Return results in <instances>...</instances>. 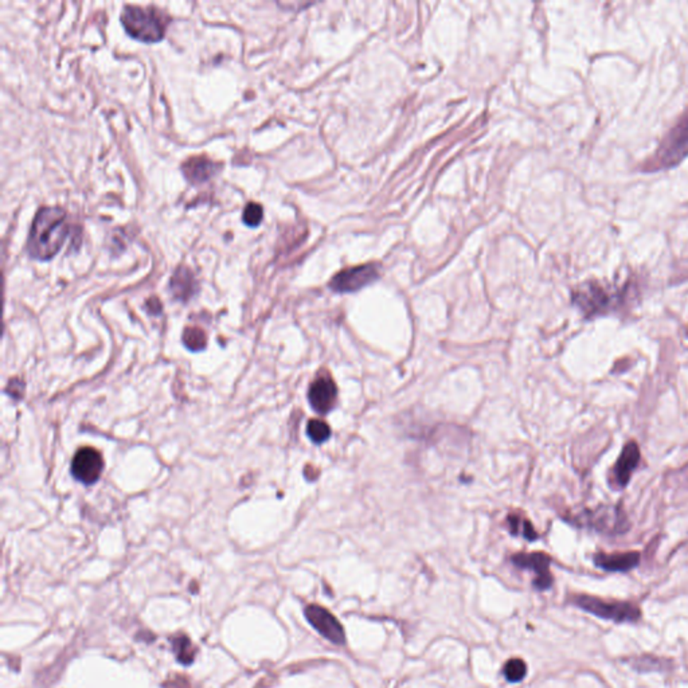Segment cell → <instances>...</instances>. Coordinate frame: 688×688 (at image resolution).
Here are the masks:
<instances>
[{
    "label": "cell",
    "mask_w": 688,
    "mask_h": 688,
    "mask_svg": "<svg viewBox=\"0 0 688 688\" xmlns=\"http://www.w3.org/2000/svg\"><path fill=\"white\" fill-rule=\"evenodd\" d=\"M69 234L66 213L61 208H39L27 239V253L35 260H52Z\"/></svg>",
    "instance_id": "6da1fadb"
},
{
    "label": "cell",
    "mask_w": 688,
    "mask_h": 688,
    "mask_svg": "<svg viewBox=\"0 0 688 688\" xmlns=\"http://www.w3.org/2000/svg\"><path fill=\"white\" fill-rule=\"evenodd\" d=\"M688 156V108L665 133L655 152L643 162V172H659L680 164Z\"/></svg>",
    "instance_id": "7a4b0ae2"
},
{
    "label": "cell",
    "mask_w": 688,
    "mask_h": 688,
    "mask_svg": "<svg viewBox=\"0 0 688 688\" xmlns=\"http://www.w3.org/2000/svg\"><path fill=\"white\" fill-rule=\"evenodd\" d=\"M167 19L155 7L125 6L121 13V25L132 38L145 43H155L164 38Z\"/></svg>",
    "instance_id": "3957f363"
},
{
    "label": "cell",
    "mask_w": 688,
    "mask_h": 688,
    "mask_svg": "<svg viewBox=\"0 0 688 688\" xmlns=\"http://www.w3.org/2000/svg\"><path fill=\"white\" fill-rule=\"evenodd\" d=\"M620 301V291L611 289L593 280L581 284L573 291V303L589 317L613 311L616 307H619Z\"/></svg>",
    "instance_id": "277c9868"
},
{
    "label": "cell",
    "mask_w": 688,
    "mask_h": 688,
    "mask_svg": "<svg viewBox=\"0 0 688 688\" xmlns=\"http://www.w3.org/2000/svg\"><path fill=\"white\" fill-rule=\"evenodd\" d=\"M572 602L582 611L614 623H636L641 619L640 608L629 601H609L581 594L573 597Z\"/></svg>",
    "instance_id": "5b68a950"
},
{
    "label": "cell",
    "mask_w": 688,
    "mask_h": 688,
    "mask_svg": "<svg viewBox=\"0 0 688 688\" xmlns=\"http://www.w3.org/2000/svg\"><path fill=\"white\" fill-rule=\"evenodd\" d=\"M574 520L581 526L604 534H623L628 529V520L623 511L613 506L587 511Z\"/></svg>",
    "instance_id": "8992f818"
},
{
    "label": "cell",
    "mask_w": 688,
    "mask_h": 688,
    "mask_svg": "<svg viewBox=\"0 0 688 688\" xmlns=\"http://www.w3.org/2000/svg\"><path fill=\"white\" fill-rule=\"evenodd\" d=\"M378 277H379V266L377 264H364V265L352 266L337 273L329 283V288L339 293L356 292L364 286L374 283Z\"/></svg>",
    "instance_id": "52a82bcc"
},
{
    "label": "cell",
    "mask_w": 688,
    "mask_h": 688,
    "mask_svg": "<svg viewBox=\"0 0 688 688\" xmlns=\"http://www.w3.org/2000/svg\"><path fill=\"white\" fill-rule=\"evenodd\" d=\"M305 619L312 626L331 643L342 645L346 641V633L338 619L329 611L319 605H308L305 608Z\"/></svg>",
    "instance_id": "ba28073f"
},
{
    "label": "cell",
    "mask_w": 688,
    "mask_h": 688,
    "mask_svg": "<svg viewBox=\"0 0 688 688\" xmlns=\"http://www.w3.org/2000/svg\"><path fill=\"white\" fill-rule=\"evenodd\" d=\"M104 470L103 456L93 448L79 449L72 461V473L84 484H93Z\"/></svg>",
    "instance_id": "9c48e42d"
},
{
    "label": "cell",
    "mask_w": 688,
    "mask_h": 688,
    "mask_svg": "<svg viewBox=\"0 0 688 688\" xmlns=\"http://www.w3.org/2000/svg\"><path fill=\"white\" fill-rule=\"evenodd\" d=\"M512 562L520 569H527L536 574L534 585L539 590H546L553 585V575L550 573V557H547L543 553H519L512 557Z\"/></svg>",
    "instance_id": "30bf717a"
},
{
    "label": "cell",
    "mask_w": 688,
    "mask_h": 688,
    "mask_svg": "<svg viewBox=\"0 0 688 688\" xmlns=\"http://www.w3.org/2000/svg\"><path fill=\"white\" fill-rule=\"evenodd\" d=\"M338 400V388L334 379L329 376L319 377L308 391V401L311 403L312 409L319 415H327L335 406Z\"/></svg>",
    "instance_id": "8fae6325"
},
{
    "label": "cell",
    "mask_w": 688,
    "mask_h": 688,
    "mask_svg": "<svg viewBox=\"0 0 688 688\" xmlns=\"http://www.w3.org/2000/svg\"><path fill=\"white\" fill-rule=\"evenodd\" d=\"M640 461V451L636 442H628L613 467V480L619 487H625L631 480Z\"/></svg>",
    "instance_id": "7c38bea8"
},
{
    "label": "cell",
    "mask_w": 688,
    "mask_h": 688,
    "mask_svg": "<svg viewBox=\"0 0 688 688\" xmlns=\"http://www.w3.org/2000/svg\"><path fill=\"white\" fill-rule=\"evenodd\" d=\"M184 178L191 184H202L210 181L218 171V164L208 156H193L182 164Z\"/></svg>",
    "instance_id": "4fadbf2b"
},
{
    "label": "cell",
    "mask_w": 688,
    "mask_h": 688,
    "mask_svg": "<svg viewBox=\"0 0 688 688\" xmlns=\"http://www.w3.org/2000/svg\"><path fill=\"white\" fill-rule=\"evenodd\" d=\"M640 562V554L636 551L604 554L599 553L594 557V563L607 572H629L636 568Z\"/></svg>",
    "instance_id": "5bb4252c"
},
{
    "label": "cell",
    "mask_w": 688,
    "mask_h": 688,
    "mask_svg": "<svg viewBox=\"0 0 688 688\" xmlns=\"http://www.w3.org/2000/svg\"><path fill=\"white\" fill-rule=\"evenodd\" d=\"M169 288L175 299L181 301L191 299L196 292L194 273L191 272L187 266H179L171 277Z\"/></svg>",
    "instance_id": "9a60e30c"
},
{
    "label": "cell",
    "mask_w": 688,
    "mask_h": 688,
    "mask_svg": "<svg viewBox=\"0 0 688 688\" xmlns=\"http://www.w3.org/2000/svg\"><path fill=\"white\" fill-rule=\"evenodd\" d=\"M508 524L512 534H521L529 541H534L538 538V534L535 533L533 524L529 520L523 519L519 515H509Z\"/></svg>",
    "instance_id": "2e32d148"
},
{
    "label": "cell",
    "mask_w": 688,
    "mask_h": 688,
    "mask_svg": "<svg viewBox=\"0 0 688 688\" xmlns=\"http://www.w3.org/2000/svg\"><path fill=\"white\" fill-rule=\"evenodd\" d=\"M183 343L188 350H203L206 347V334L199 328H186L183 334Z\"/></svg>",
    "instance_id": "e0dca14e"
},
{
    "label": "cell",
    "mask_w": 688,
    "mask_h": 688,
    "mask_svg": "<svg viewBox=\"0 0 688 688\" xmlns=\"http://www.w3.org/2000/svg\"><path fill=\"white\" fill-rule=\"evenodd\" d=\"M503 674L508 682L518 683L520 680H523V677L527 674V665L521 659H509L504 664Z\"/></svg>",
    "instance_id": "ac0fdd59"
},
{
    "label": "cell",
    "mask_w": 688,
    "mask_h": 688,
    "mask_svg": "<svg viewBox=\"0 0 688 688\" xmlns=\"http://www.w3.org/2000/svg\"><path fill=\"white\" fill-rule=\"evenodd\" d=\"M174 650L179 662L188 665L194 660V650L193 644L187 637H178L174 640Z\"/></svg>",
    "instance_id": "d6986e66"
},
{
    "label": "cell",
    "mask_w": 688,
    "mask_h": 688,
    "mask_svg": "<svg viewBox=\"0 0 688 688\" xmlns=\"http://www.w3.org/2000/svg\"><path fill=\"white\" fill-rule=\"evenodd\" d=\"M307 433L315 444H322V442L327 441L328 437L331 436V429L325 424V421L311 419L308 422V427H307Z\"/></svg>",
    "instance_id": "ffe728a7"
},
{
    "label": "cell",
    "mask_w": 688,
    "mask_h": 688,
    "mask_svg": "<svg viewBox=\"0 0 688 688\" xmlns=\"http://www.w3.org/2000/svg\"><path fill=\"white\" fill-rule=\"evenodd\" d=\"M632 667L638 671L648 672V671H662L665 670L667 662L662 660L659 658H652V656H641L632 659Z\"/></svg>",
    "instance_id": "44dd1931"
},
{
    "label": "cell",
    "mask_w": 688,
    "mask_h": 688,
    "mask_svg": "<svg viewBox=\"0 0 688 688\" xmlns=\"http://www.w3.org/2000/svg\"><path fill=\"white\" fill-rule=\"evenodd\" d=\"M262 218H264V208L260 203L249 202L242 213L244 223L249 227H257L262 222Z\"/></svg>",
    "instance_id": "7402d4cb"
},
{
    "label": "cell",
    "mask_w": 688,
    "mask_h": 688,
    "mask_svg": "<svg viewBox=\"0 0 688 688\" xmlns=\"http://www.w3.org/2000/svg\"><path fill=\"white\" fill-rule=\"evenodd\" d=\"M145 308H147V311L150 312V313L157 315V313H160V311H162V304H160V301L156 299V298H152V299L147 301Z\"/></svg>",
    "instance_id": "603a6c76"
}]
</instances>
